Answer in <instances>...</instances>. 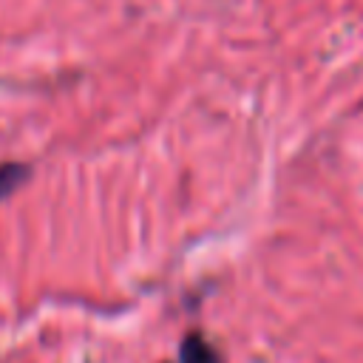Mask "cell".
Returning a JSON list of instances; mask_svg holds the SVG:
<instances>
[{
	"label": "cell",
	"mask_w": 363,
	"mask_h": 363,
	"mask_svg": "<svg viewBox=\"0 0 363 363\" xmlns=\"http://www.w3.org/2000/svg\"><path fill=\"white\" fill-rule=\"evenodd\" d=\"M182 363H221V357L201 335L193 332L182 340Z\"/></svg>",
	"instance_id": "obj_1"
},
{
	"label": "cell",
	"mask_w": 363,
	"mask_h": 363,
	"mask_svg": "<svg viewBox=\"0 0 363 363\" xmlns=\"http://www.w3.org/2000/svg\"><path fill=\"white\" fill-rule=\"evenodd\" d=\"M28 176V167L26 164H17V162H9V164H0V201L6 196H11Z\"/></svg>",
	"instance_id": "obj_2"
}]
</instances>
